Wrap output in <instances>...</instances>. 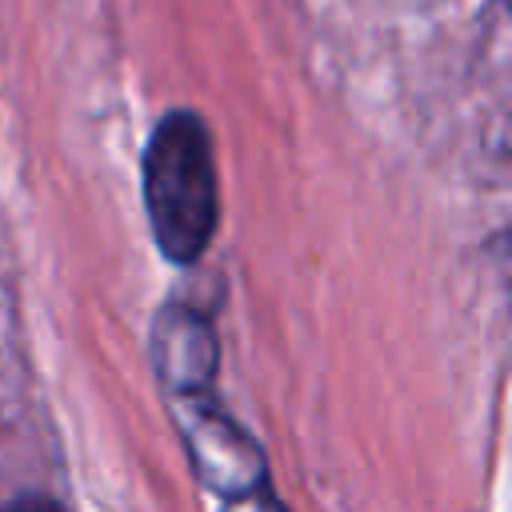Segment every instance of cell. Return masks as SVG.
I'll return each instance as SVG.
<instances>
[{"mask_svg": "<svg viewBox=\"0 0 512 512\" xmlns=\"http://www.w3.org/2000/svg\"><path fill=\"white\" fill-rule=\"evenodd\" d=\"M144 208L156 248L172 264H196L220 224L212 132L200 112L172 108L144 144Z\"/></svg>", "mask_w": 512, "mask_h": 512, "instance_id": "obj_1", "label": "cell"}, {"mask_svg": "<svg viewBox=\"0 0 512 512\" xmlns=\"http://www.w3.org/2000/svg\"><path fill=\"white\" fill-rule=\"evenodd\" d=\"M152 368L168 396L208 392L220 368V340L192 304H164L152 320Z\"/></svg>", "mask_w": 512, "mask_h": 512, "instance_id": "obj_3", "label": "cell"}, {"mask_svg": "<svg viewBox=\"0 0 512 512\" xmlns=\"http://www.w3.org/2000/svg\"><path fill=\"white\" fill-rule=\"evenodd\" d=\"M172 412L188 448V464L204 488L236 500V496H252L264 484L268 468L260 444L208 392L172 396Z\"/></svg>", "mask_w": 512, "mask_h": 512, "instance_id": "obj_2", "label": "cell"}, {"mask_svg": "<svg viewBox=\"0 0 512 512\" xmlns=\"http://www.w3.org/2000/svg\"><path fill=\"white\" fill-rule=\"evenodd\" d=\"M0 512H64V504L52 500V496H40V492H24V496L4 500Z\"/></svg>", "mask_w": 512, "mask_h": 512, "instance_id": "obj_4", "label": "cell"}]
</instances>
